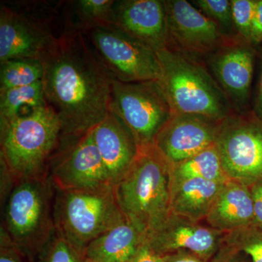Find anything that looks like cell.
Listing matches in <instances>:
<instances>
[{"label":"cell","instance_id":"30","mask_svg":"<svg viewBox=\"0 0 262 262\" xmlns=\"http://www.w3.org/2000/svg\"><path fill=\"white\" fill-rule=\"evenodd\" d=\"M210 262H251V261L244 253L223 242V244Z\"/></svg>","mask_w":262,"mask_h":262},{"label":"cell","instance_id":"13","mask_svg":"<svg viewBox=\"0 0 262 262\" xmlns=\"http://www.w3.org/2000/svg\"><path fill=\"white\" fill-rule=\"evenodd\" d=\"M220 122L201 115H173L153 145L169 163H179L215 144Z\"/></svg>","mask_w":262,"mask_h":262},{"label":"cell","instance_id":"10","mask_svg":"<svg viewBox=\"0 0 262 262\" xmlns=\"http://www.w3.org/2000/svg\"><path fill=\"white\" fill-rule=\"evenodd\" d=\"M166 48L189 56L208 57L229 39L220 25L186 0H165Z\"/></svg>","mask_w":262,"mask_h":262},{"label":"cell","instance_id":"15","mask_svg":"<svg viewBox=\"0 0 262 262\" xmlns=\"http://www.w3.org/2000/svg\"><path fill=\"white\" fill-rule=\"evenodd\" d=\"M111 25L155 51L166 48V11L163 0L115 1Z\"/></svg>","mask_w":262,"mask_h":262},{"label":"cell","instance_id":"14","mask_svg":"<svg viewBox=\"0 0 262 262\" xmlns=\"http://www.w3.org/2000/svg\"><path fill=\"white\" fill-rule=\"evenodd\" d=\"M248 44L238 37H230L208 56L215 80L237 112L247 103L252 81L253 53Z\"/></svg>","mask_w":262,"mask_h":262},{"label":"cell","instance_id":"34","mask_svg":"<svg viewBox=\"0 0 262 262\" xmlns=\"http://www.w3.org/2000/svg\"><path fill=\"white\" fill-rule=\"evenodd\" d=\"M164 262H207L189 251H180L164 256Z\"/></svg>","mask_w":262,"mask_h":262},{"label":"cell","instance_id":"25","mask_svg":"<svg viewBox=\"0 0 262 262\" xmlns=\"http://www.w3.org/2000/svg\"><path fill=\"white\" fill-rule=\"evenodd\" d=\"M224 243L244 253L251 262H262L261 227L251 225L226 233Z\"/></svg>","mask_w":262,"mask_h":262},{"label":"cell","instance_id":"4","mask_svg":"<svg viewBox=\"0 0 262 262\" xmlns=\"http://www.w3.org/2000/svg\"><path fill=\"white\" fill-rule=\"evenodd\" d=\"M113 188L122 213L145 234L170 212V164L154 145L140 148Z\"/></svg>","mask_w":262,"mask_h":262},{"label":"cell","instance_id":"32","mask_svg":"<svg viewBox=\"0 0 262 262\" xmlns=\"http://www.w3.org/2000/svg\"><path fill=\"white\" fill-rule=\"evenodd\" d=\"M127 262H164V256L155 252L145 241Z\"/></svg>","mask_w":262,"mask_h":262},{"label":"cell","instance_id":"27","mask_svg":"<svg viewBox=\"0 0 262 262\" xmlns=\"http://www.w3.org/2000/svg\"><path fill=\"white\" fill-rule=\"evenodd\" d=\"M233 28L237 37L251 42V27L256 10V1L254 0H231Z\"/></svg>","mask_w":262,"mask_h":262},{"label":"cell","instance_id":"18","mask_svg":"<svg viewBox=\"0 0 262 262\" xmlns=\"http://www.w3.org/2000/svg\"><path fill=\"white\" fill-rule=\"evenodd\" d=\"M206 221L209 227L225 234L253 225L249 187L232 179L226 182L215 196Z\"/></svg>","mask_w":262,"mask_h":262},{"label":"cell","instance_id":"11","mask_svg":"<svg viewBox=\"0 0 262 262\" xmlns=\"http://www.w3.org/2000/svg\"><path fill=\"white\" fill-rule=\"evenodd\" d=\"M225 234L208 225L192 222L170 211L146 232V241L162 256L186 251L210 262L223 244Z\"/></svg>","mask_w":262,"mask_h":262},{"label":"cell","instance_id":"22","mask_svg":"<svg viewBox=\"0 0 262 262\" xmlns=\"http://www.w3.org/2000/svg\"><path fill=\"white\" fill-rule=\"evenodd\" d=\"M46 105L42 80L24 87L0 91V127L18 117L24 106L33 108Z\"/></svg>","mask_w":262,"mask_h":262},{"label":"cell","instance_id":"3","mask_svg":"<svg viewBox=\"0 0 262 262\" xmlns=\"http://www.w3.org/2000/svg\"><path fill=\"white\" fill-rule=\"evenodd\" d=\"M160 72L158 83L173 115H195L221 121L232 113V104L206 67L178 52H157Z\"/></svg>","mask_w":262,"mask_h":262},{"label":"cell","instance_id":"6","mask_svg":"<svg viewBox=\"0 0 262 262\" xmlns=\"http://www.w3.org/2000/svg\"><path fill=\"white\" fill-rule=\"evenodd\" d=\"M53 216L58 233L84 251L94 239L127 219L112 186L79 190L55 189Z\"/></svg>","mask_w":262,"mask_h":262},{"label":"cell","instance_id":"9","mask_svg":"<svg viewBox=\"0 0 262 262\" xmlns=\"http://www.w3.org/2000/svg\"><path fill=\"white\" fill-rule=\"evenodd\" d=\"M98 59L113 80L122 82L158 80L157 52L113 25L84 32Z\"/></svg>","mask_w":262,"mask_h":262},{"label":"cell","instance_id":"36","mask_svg":"<svg viewBox=\"0 0 262 262\" xmlns=\"http://www.w3.org/2000/svg\"><path fill=\"white\" fill-rule=\"evenodd\" d=\"M85 262H98V261H94V260L91 259V258H87V259H86Z\"/></svg>","mask_w":262,"mask_h":262},{"label":"cell","instance_id":"2","mask_svg":"<svg viewBox=\"0 0 262 262\" xmlns=\"http://www.w3.org/2000/svg\"><path fill=\"white\" fill-rule=\"evenodd\" d=\"M1 166L15 182L49 177L50 162L61 144L62 125L51 106L31 108L0 127Z\"/></svg>","mask_w":262,"mask_h":262},{"label":"cell","instance_id":"26","mask_svg":"<svg viewBox=\"0 0 262 262\" xmlns=\"http://www.w3.org/2000/svg\"><path fill=\"white\" fill-rule=\"evenodd\" d=\"M85 251L76 247L56 230L34 262H85Z\"/></svg>","mask_w":262,"mask_h":262},{"label":"cell","instance_id":"17","mask_svg":"<svg viewBox=\"0 0 262 262\" xmlns=\"http://www.w3.org/2000/svg\"><path fill=\"white\" fill-rule=\"evenodd\" d=\"M91 132L110 184L115 187L130 168L140 147L129 127L110 108Z\"/></svg>","mask_w":262,"mask_h":262},{"label":"cell","instance_id":"23","mask_svg":"<svg viewBox=\"0 0 262 262\" xmlns=\"http://www.w3.org/2000/svg\"><path fill=\"white\" fill-rule=\"evenodd\" d=\"M42 62L35 58H17L0 63V91L24 87L42 80Z\"/></svg>","mask_w":262,"mask_h":262},{"label":"cell","instance_id":"5","mask_svg":"<svg viewBox=\"0 0 262 262\" xmlns=\"http://www.w3.org/2000/svg\"><path fill=\"white\" fill-rule=\"evenodd\" d=\"M54 198L49 177L15 182L7 196L1 228L33 262L56 230Z\"/></svg>","mask_w":262,"mask_h":262},{"label":"cell","instance_id":"7","mask_svg":"<svg viewBox=\"0 0 262 262\" xmlns=\"http://www.w3.org/2000/svg\"><path fill=\"white\" fill-rule=\"evenodd\" d=\"M110 108L129 127L140 148L153 145L173 115L157 80L122 82L113 79Z\"/></svg>","mask_w":262,"mask_h":262},{"label":"cell","instance_id":"29","mask_svg":"<svg viewBox=\"0 0 262 262\" xmlns=\"http://www.w3.org/2000/svg\"><path fill=\"white\" fill-rule=\"evenodd\" d=\"M0 262H33L2 228L0 232Z\"/></svg>","mask_w":262,"mask_h":262},{"label":"cell","instance_id":"12","mask_svg":"<svg viewBox=\"0 0 262 262\" xmlns=\"http://www.w3.org/2000/svg\"><path fill=\"white\" fill-rule=\"evenodd\" d=\"M67 149L49 174L55 189L79 190L112 186L91 131Z\"/></svg>","mask_w":262,"mask_h":262},{"label":"cell","instance_id":"19","mask_svg":"<svg viewBox=\"0 0 262 262\" xmlns=\"http://www.w3.org/2000/svg\"><path fill=\"white\" fill-rule=\"evenodd\" d=\"M225 183L200 179H170V211L192 222L206 220Z\"/></svg>","mask_w":262,"mask_h":262},{"label":"cell","instance_id":"16","mask_svg":"<svg viewBox=\"0 0 262 262\" xmlns=\"http://www.w3.org/2000/svg\"><path fill=\"white\" fill-rule=\"evenodd\" d=\"M54 37L40 22L2 3L0 63L17 58L39 59Z\"/></svg>","mask_w":262,"mask_h":262},{"label":"cell","instance_id":"33","mask_svg":"<svg viewBox=\"0 0 262 262\" xmlns=\"http://www.w3.org/2000/svg\"><path fill=\"white\" fill-rule=\"evenodd\" d=\"M262 41V0L256 1V10L253 17L251 32V42Z\"/></svg>","mask_w":262,"mask_h":262},{"label":"cell","instance_id":"24","mask_svg":"<svg viewBox=\"0 0 262 262\" xmlns=\"http://www.w3.org/2000/svg\"><path fill=\"white\" fill-rule=\"evenodd\" d=\"M113 0H78L72 2L76 21L67 30L84 32L101 26L111 25Z\"/></svg>","mask_w":262,"mask_h":262},{"label":"cell","instance_id":"20","mask_svg":"<svg viewBox=\"0 0 262 262\" xmlns=\"http://www.w3.org/2000/svg\"><path fill=\"white\" fill-rule=\"evenodd\" d=\"M146 241V234L127 219L94 239L87 258L98 262H127Z\"/></svg>","mask_w":262,"mask_h":262},{"label":"cell","instance_id":"35","mask_svg":"<svg viewBox=\"0 0 262 262\" xmlns=\"http://www.w3.org/2000/svg\"><path fill=\"white\" fill-rule=\"evenodd\" d=\"M256 115L260 120H262V70L261 77H260L259 84H258V91L257 100L256 104Z\"/></svg>","mask_w":262,"mask_h":262},{"label":"cell","instance_id":"1","mask_svg":"<svg viewBox=\"0 0 262 262\" xmlns=\"http://www.w3.org/2000/svg\"><path fill=\"white\" fill-rule=\"evenodd\" d=\"M39 60L46 102L61 122L62 142L71 146L107 115L113 78L78 31L55 36Z\"/></svg>","mask_w":262,"mask_h":262},{"label":"cell","instance_id":"21","mask_svg":"<svg viewBox=\"0 0 262 262\" xmlns=\"http://www.w3.org/2000/svg\"><path fill=\"white\" fill-rule=\"evenodd\" d=\"M200 179L220 183L229 180L215 144L194 156L170 164V179Z\"/></svg>","mask_w":262,"mask_h":262},{"label":"cell","instance_id":"31","mask_svg":"<svg viewBox=\"0 0 262 262\" xmlns=\"http://www.w3.org/2000/svg\"><path fill=\"white\" fill-rule=\"evenodd\" d=\"M252 198L254 222L253 225L262 227V181L249 187Z\"/></svg>","mask_w":262,"mask_h":262},{"label":"cell","instance_id":"28","mask_svg":"<svg viewBox=\"0 0 262 262\" xmlns=\"http://www.w3.org/2000/svg\"><path fill=\"white\" fill-rule=\"evenodd\" d=\"M192 5L200 11L224 28H233L232 3L229 0H194Z\"/></svg>","mask_w":262,"mask_h":262},{"label":"cell","instance_id":"8","mask_svg":"<svg viewBox=\"0 0 262 262\" xmlns=\"http://www.w3.org/2000/svg\"><path fill=\"white\" fill-rule=\"evenodd\" d=\"M215 145L229 179L251 187L262 181V120L232 112L219 122Z\"/></svg>","mask_w":262,"mask_h":262}]
</instances>
